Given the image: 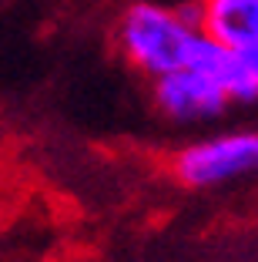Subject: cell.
I'll return each instance as SVG.
<instances>
[{
	"instance_id": "cell-1",
	"label": "cell",
	"mask_w": 258,
	"mask_h": 262,
	"mask_svg": "<svg viewBox=\"0 0 258 262\" xmlns=\"http://www.w3.org/2000/svg\"><path fill=\"white\" fill-rule=\"evenodd\" d=\"M118 54L145 77H161L195 64L201 31L181 14V7H165L151 0H137L121 10L114 24Z\"/></svg>"
},
{
	"instance_id": "cell-2",
	"label": "cell",
	"mask_w": 258,
	"mask_h": 262,
	"mask_svg": "<svg viewBox=\"0 0 258 262\" xmlns=\"http://www.w3.org/2000/svg\"><path fill=\"white\" fill-rule=\"evenodd\" d=\"M258 171V131H228L175 151L171 175L188 188H212Z\"/></svg>"
},
{
	"instance_id": "cell-3",
	"label": "cell",
	"mask_w": 258,
	"mask_h": 262,
	"mask_svg": "<svg viewBox=\"0 0 258 262\" xmlns=\"http://www.w3.org/2000/svg\"><path fill=\"white\" fill-rule=\"evenodd\" d=\"M154 104L171 121H208L231 104L215 74L201 68H181L154 77Z\"/></svg>"
},
{
	"instance_id": "cell-4",
	"label": "cell",
	"mask_w": 258,
	"mask_h": 262,
	"mask_svg": "<svg viewBox=\"0 0 258 262\" xmlns=\"http://www.w3.org/2000/svg\"><path fill=\"white\" fill-rule=\"evenodd\" d=\"M181 14L228 51L248 54L258 47V0H188Z\"/></svg>"
},
{
	"instance_id": "cell-5",
	"label": "cell",
	"mask_w": 258,
	"mask_h": 262,
	"mask_svg": "<svg viewBox=\"0 0 258 262\" xmlns=\"http://www.w3.org/2000/svg\"><path fill=\"white\" fill-rule=\"evenodd\" d=\"M248 54H251V61H255V64H258V47H255V51H248Z\"/></svg>"
}]
</instances>
